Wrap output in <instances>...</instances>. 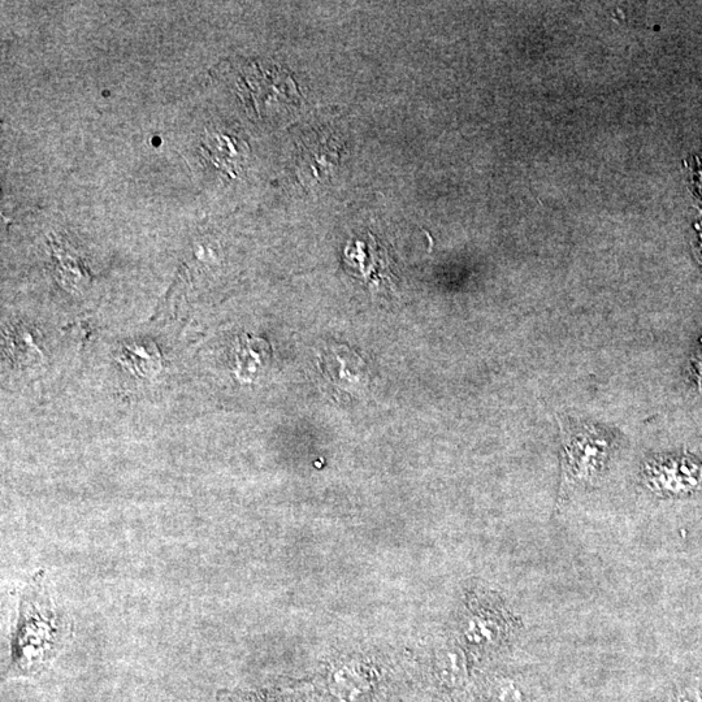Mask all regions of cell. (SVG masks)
Returning <instances> with one entry per match:
<instances>
[{
  "label": "cell",
  "mask_w": 702,
  "mask_h": 702,
  "mask_svg": "<svg viewBox=\"0 0 702 702\" xmlns=\"http://www.w3.org/2000/svg\"><path fill=\"white\" fill-rule=\"evenodd\" d=\"M613 439L588 424L562 427L559 501L600 483L613 453Z\"/></svg>",
  "instance_id": "1"
},
{
  "label": "cell",
  "mask_w": 702,
  "mask_h": 702,
  "mask_svg": "<svg viewBox=\"0 0 702 702\" xmlns=\"http://www.w3.org/2000/svg\"><path fill=\"white\" fill-rule=\"evenodd\" d=\"M645 483L662 497H686L702 484V463L689 454L658 455L645 465Z\"/></svg>",
  "instance_id": "2"
},
{
  "label": "cell",
  "mask_w": 702,
  "mask_h": 702,
  "mask_svg": "<svg viewBox=\"0 0 702 702\" xmlns=\"http://www.w3.org/2000/svg\"><path fill=\"white\" fill-rule=\"evenodd\" d=\"M344 260L350 275L370 286L372 292L381 290L384 286L390 289L397 281L388 250L372 233H368L366 238H359L354 244L349 242Z\"/></svg>",
  "instance_id": "3"
},
{
  "label": "cell",
  "mask_w": 702,
  "mask_h": 702,
  "mask_svg": "<svg viewBox=\"0 0 702 702\" xmlns=\"http://www.w3.org/2000/svg\"><path fill=\"white\" fill-rule=\"evenodd\" d=\"M340 159V143L331 134L329 136L312 134L302 142L301 151H299V175L310 184L322 181L331 176Z\"/></svg>",
  "instance_id": "4"
},
{
  "label": "cell",
  "mask_w": 702,
  "mask_h": 702,
  "mask_svg": "<svg viewBox=\"0 0 702 702\" xmlns=\"http://www.w3.org/2000/svg\"><path fill=\"white\" fill-rule=\"evenodd\" d=\"M320 368L337 388L361 390L368 383V368L354 350L336 345L320 355Z\"/></svg>",
  "instance_id": "5"
},
{
  "label": "cell",
  "mask_w": 702,
  "mask_h": 702,
  "mask_svg": "<svg viewBox=\"0 0 702 702\" xmlns=\"http://www.w3.org/2000/svg\"><path fill=\"white\" fill-rule=\"evenodd\" d=\"M272 348L263 338L242 335L237 338L236 375L245 383H253L270 366Z\"/></svg>",
  "instance_id": "6"
},
{
  "label": "cell",
  "mask_w": 702,
  "mask_h": 702,
  "mask_svg": "<svg viewBox=\"0 0 702 702\" xmlns=\"http://www.w3.org/2000/svg\"><path fill=\"white\" fill-rule=\"evenodd\" d=\"M510 632V621L496 614L474 615L466 624V639L472 645H497Z\"/></svg>",
  "instance_id": "7"
},
{
  "label": "cell",
  "mask_w": 702,
  "mask_h": 702,
  "mask_svg": "<svg viewBox=\"0 0 702 702\" xmlns=\"http://www.w3.org/2000/svg\"><path fill=\"white\" fill-rule=\"evenodd\" d=\"M437 674L441 682L450 688L465 687L468 680V666L461 649L442 650L437 656Z\"/></svg>",
  "instance_id": "8"
},
{
  "label": "cell",
  "mask_w": 702,
  "mask_h": 702,
  "mask_svg": "<svg viewBox=\"0 0 702 702\" xmlns=\"http://www.w3.org/2000/svg\"><path fill=\"white\" fill-rule=\"evenodd\" d=\"M491 695L494 702H532L530 688L513 678L497 680L492 686Z\"/></svg>",
  "instance_id": "9"
},
{
  "label": "cell",
  "mask_w": 702,
  "mask_h": 702,
  "mask_svg": "<svg viewBox=\"0 0 702 702\" xmlns=\"http://www.w3.org/2000/svg\"><path fill=\"white\" fill-rule=\"evenodd\" d=\"M362 678L355 674L354 671L341 670L335 676V688L338 695L346 697V699H354L355 696L362 692Z\"/></svg>",
  "instance_id": "10"
},
{
  "label": "cell",
  "mask_w": 702,
  "mask_h": 702,
  "mask_svg": "<svg viewBox=\"0 0 702 702\" xmlns=\"http://www.w3.org/2000/svg\"><path fill=\"white\" fill-rule=\"evenodd\" d=\"M692 368L693 374H695L697 387H699L700 392H702V338L700 340L699 348L696 349L695 355H693Z\"/></svg>",
  "instance_id": "11"
}]
</instances>
